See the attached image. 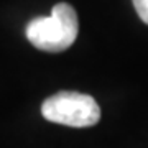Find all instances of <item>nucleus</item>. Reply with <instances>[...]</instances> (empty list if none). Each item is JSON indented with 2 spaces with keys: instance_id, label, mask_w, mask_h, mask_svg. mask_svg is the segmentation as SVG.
<instances>
[{
  "instance_id": "1",
  "label": "nucleus",
  "mask_w": 148,
  "mask_h": 148,
  "mask_svg": "<svg viewBox=\"0 0 148 148\" xmlns=\"http://www.w3.org/2000/svg\"><path fill=\"white\" fill-rule=\"evenodd\" d=\"M77 13L69 3H56L49 16H38L27 25V38L35 48L59 53L68 49L77 38Z\"/></svg>"
},
{
  "instance_id": "2",
  "label": "nucleus",
  "mask_w": 148,
  "mask_h": 148,
  "mask_svg": "<svg viewBox=\"0 0 148 148\" xmlns=\"http://www.w3.org/2000/svg\"><path fill=\"white\" fill-rule=\"evenodd\" d=\"M41 115L48 122L66 127H92L101 120V107L92 95L61 90L41 104Z\"/></svg>"
},
{
  "instance_id": "3",
  "label": "nucleus",
  "mask_w": 148,
  "mask_h": 148,
  "mask_svg": "<svg viewBox=\"0 0 148 148\" xmlns=\"http://www.w3.org/2000/svg\"><path fill=\"white\" fill-rule=\"evenodd\" d=\"M132 2L138 16H140V20L148 25V0H132Z\"/></svg>"
}]
</instances>
